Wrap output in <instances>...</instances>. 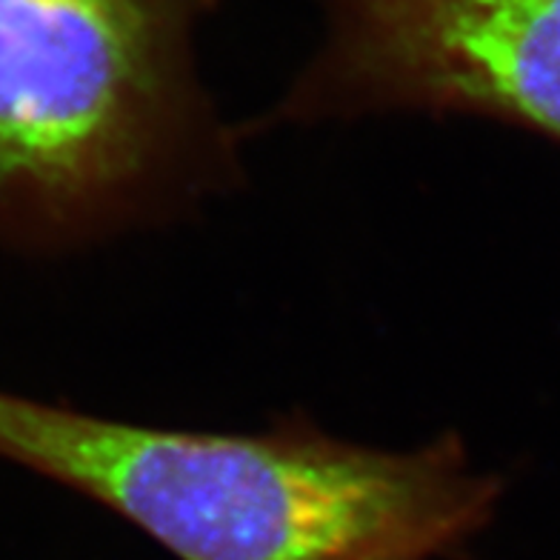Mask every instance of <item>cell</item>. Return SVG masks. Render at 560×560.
I'll return each instance as SVG.
<instances>
[{
    "label": "cell",
    "mask_w": 560,
    "mask_h": 560,
    "mask_svg": "<svg viewBox=\"0 0 560 560\" xmlns=\"http://www.w3.org/2000/svg\"><path fill=\"white\" fill-rule=\"evenodd\" d=\"M0 457L101 503L177 560H429L489 524L501 483L457 438L375 450L287 420L186 432L0 392Z\"/></svg>",
    "instance_id": "6da1fadb"
},
{
    "label": "cell",
    "mask_w": 560,
    "mask_h": 560,
    "mask_svg": "<svg viewBox=\"0 0 560 560\" xmlns=\"http://www.w3.org/2000/svg\"><path fill=\"white\" fill-rule=\"evenodd\" d=\"M218 0H0V237L81 246L235 172L195 72Z\"/></svg>",
    "instance_id": "7a4b0ae2"
},
{
    "label": "cell",
    "mask_w": 560,
    "mask_h": 560,
    "mask_svg": "<svg viewBox=\"0 0 560 560\" xmlns=\"http://www.w3.org/2000/svg\"><path fill=\"white\" fill-rule=\"evenodd\" d=\"M326 15L278 120L469 115L560 143V0H326Z\"/></svg>",
    "instance_id": "3957f363"
}]
</instances>
